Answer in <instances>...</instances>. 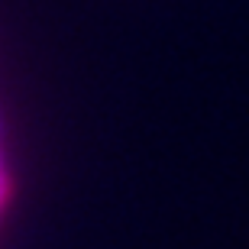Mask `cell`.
I'll use <instances>...</instances> for the list:
<instances>
[{"mask_svg":"<svg viewBox=\"0 0 249 249\" xmlns=\"http://www.w3.org/2000/svg\"><path fill=\"white\" fill-rule=\"evenodd\" d=\"M7 197H10V178L3 175V168H0V207L7 204Z\"/></svg>","mask_w":249,"mask_h":249,"instance_id":"obj_1","label":"cell"},{"mask_svg":"<svg viewBox=\"0 0 249 249\" xmlns=\"http://www.w3.org/2000/svg\"><path fill=\"white\" fill-rule=\"evenodd\" d=\"M0 136H3V120H0Z\"/></svg>","mask_w":249,"mask_h":249,"instance_id":"obj_2","label":"cell"}]
</instances>
